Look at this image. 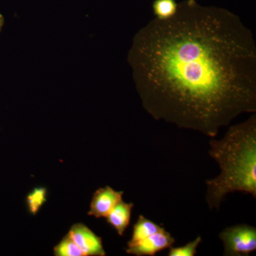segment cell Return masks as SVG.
<instances>
[{"label": "cell", "mask_w": 256, "mask_h": 256, "mask_svg": "<svg viewBox=\"0 0 256 256\" xmlns=\"http://www.w3.org/2000/svg\"><path fill=\"white\" fill-rule=\"evenodd\" d=\"M128 64L144 110L154 119L214 138L256 111V46L237 15L196 0L138 32Z\"/></svg>", "instance_id": "1"}, {"label": "cell", "mask_w": 256, "mask_h": 256, "mask_svg": "<svg viewBox=\"0 0 256 256\" xmlns=\"http://www.w3.org/2000/svg\"><path fill=\"white\" fill-rule=\"evenodd\" d=\"M208 154L220 170L206 180V200L210 210H218L227 194L244 192L256 198V116L228 128L220 140H210Z\"/></svg>", "instance_id": "2"}, {"label": "cell", "mask_w": 256, "mask_h": 256, "mask_svg": "<svg viewBox=\"0 0 256 256\" xmlns=\"http://www.w3.org/2000/svg\"><path fill=\"white\" fill-rule=\"evenodd\" d=\"M218 237L224 244V255L247 256L256 250V228L247 224L227 227Z\"/></svg>", "instance_id": "3"}, {"label": "cell", "mask_w": 256, "mask_h": 256, "mask_svg": "<svg viewBox=\"0 0 256 256\" xmlns=\"http://www.w3.org/2000/svg\"><path fill=\"white\" fill-rule=\"evenodd\" d=\"M174 242V237L163 229L141 242L127 245L126 252L128 254L136 256H154L156 252L170 248Z\"/></svg>", "instance_id": "4"}, {"label": "cell", "mask_w": 256, "mask_h": 256, "mask_svg": "<svg viewBox=\"0 0 256 256\" xmlns=\"http://www.w3.org/2000/svg\"><path fill=\"white\" fill-rule=\"evenodd\" d=\"M68 234L85 256H106L102 238L84 224H74Z\"/></svg>", "instance_id": "5"}, {"label": "cell", "mask_w": 256, "mask_h": 256, "mask_svg": "<svg viewBox=\"0 0 256 256\" xmlns=\"http://www.w3.org/2000/svg\"><path fill=\"white\" fill-rule=\"evenodd\" d=\"M124 192L116 191L109 186L96 190L90 202V210L88 214L97 218H104L122 200Z\"/></svg>", "instance_id": "6"}, {"label": "cell", "mask_w": 256, "mask_h": 256, "mask_svg": "<svg viewBox=\"0 0 256 256\" xmlns=\"http://www.w3.org/2000/svg\"><path fill=\"white\" fill-rule=\"evenodd\" d=\"M134 205L120 200L106 216L108 223L116 229L119 236H122L130 224L131 215Z\"/></svg>", "instance_id": "7"}, {"label": "cell", "mask_w": 256, "mask_h": 256, "mask_svg": "<svg viewBox=\"0 0 256 256\" xmlns=\"http://www.w3.org/2000/svg\"><path fill=\"white\" fill-rule=\"evenodd\" d=\"M163 229L164 228L159 224L148 220L144 216L140 215L137 222L133 226L132 237L127 245H132L141 242Z\"/></svg>", "instance_id": "8"}, {"label": "cell", "mask_w": 256, "mask_h": 256, "mask_svg": "<svg viewBox=\"0 0 256 256\" xmlns=\"http://www.w3.org/2000/svg\"><path fill=\"white\" fill-rule=\"evenodd\" d=\"M152 6L156 18L168 20L176 14L178 4L175 0H154Z\"/></svg>", "instance_id": "9"}, {"label": "cell", "mask_w": 256, "mask_h": 256, "mask_svg": "<svg viewBox=\"0 0 256 256\" xmlns=\"http://www.w3.org/2000/svg\"><path fill=\"white\" fill-rule=\"evenodd\" d=\"M26 205L28 212L36 215L47 201V190L45 188H35L26 196Z\"/></svg>", "instance_id": "10"}, {"label": "cell", "mask_w": 256, "mask_h": 256, "mask_svg": "<svg viewBox=\"0 0 256 256\" xmlns=\"http://www.w3.org/2000/svg\"><path fill=\"white\" fill-rule=\"evenodd\" d=\"M54 254L56 256H85L68 234L54 248Z\"/></svg>", "instance_id": "11"}, {"label": "cell", "mask_w": 256, "mask_h": 256, "mask_svg": "<svg viewBox=\"0 0 256 256\" xmlns=\"http://www.w3.org/2000/svg\"><path fill=\"white\" fill-rule=\"evenodd\" d=\"M202 242L201 236H198L186 245L180 247H170L169 256H194L196 255L197 248Z\"/></svg>", "instance_id": "12"}, {"label": "cell", "mask_w": 256, "mask_h": 256, "mask_svg": "<svg viewBox=\"0 0 256 256\" xmlns=\"http://www.w3.org/2000/svg\"><path fill=\"white\" fill-rule=\"evenodd\" d=\"M4 24V18L2 14H0V32L2 30L3 26Z\"/></svg>", "instance_id": "13"}]
</instances>
